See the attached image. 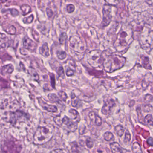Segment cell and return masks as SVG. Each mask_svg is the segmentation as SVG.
<instances>
[{
    "label": "cell",
    "mask_w": 153,
    "mask_h": 153,
    "mask_svg": "<svg viewBox=\"0 0 153 153\" xmlns=\"http://www.w3.org/2000/svg\"><path fill=\"white\" fill-rule=\"evenodd\" d=\"M133 41V30L132 27L128 24L122 26L120 32L114 42V49L119 52L126 51Z\"/></svg>",
    "instance_id": "1"
},
{
    "label": "cell",
    "mask_w": 153,
    "mask_h": 153,
    "mask_svg": "<svg viewBox=\"0 0 153 153\" xmlns=\"http://www.w3.org/2000/svg\"><path fill=\"white\" fill-rule=\"evenodd\" d=\"M103 66L105 70L109 73L120 69L122 68L125 62L126 59L120 55L116 54L107 55L102 53Z\"/></svg>",
    "instance_id": "2"
},
{
    "label": "cell",
    "mask_w": 153,
    "mask_h": 153,
    "mask_svg": "<svg viewBox=\"0 0 153 153\" xmlns=\"http://www.w3.org/2000/svg\"><path fill=\"white\" fill-rule=\"evenodd\" d=\"M139 41L143 49L151 47L153 43V18L145 23L140 33Z\"/></svg>",
    "instance_id": "3"
},
{
    "label": "cell",
    "mask_w": 153,
    "mask_h": 153,
    "mask_svg": "<svg viewBox=\"0 0 153 153\" xmlns=\"http://www.w3.org/2000/svg\"><path fill=\"white\" fill-rule=\"evenodd\" d=\"M54 128L52 126L40 127L37 128L33 137V143L42 145L50 141L53 136Z\"/></svg>",
    "instance_id": "4"
},
{
    "label": "cell",
    "mask_w": 153,
    "mask_h": 153,
    "mask_svg": "<svg viewBox=\"0 0 153 153\" xmlns=\"http://www.w3.org/2000/svg\"><path fill=\"white\" fill-rule=\"evenodd\" d=\"M88 64L94 68H97L103 64L102 52L99 50H93L87 56Z\"/></svg>",
    "instance_id": "5"
},
{
    "label": "cell",
    "mask_w": 153,
    "mask_h": 153,
    "mask_svg": "<svg viewBox=\"0 0 153 153\" xmlns=\"http://www.w3.org/2000/svg\"><path fill=\"white\" fill-rule=\"evenodd\" d=\"M69 42L71 49L76 53L82 54L85 52L86 45L79 37L77 36H71L70 38Z\"/></svg>",
    "instance_id": "6"
},
{
    "label": "cell",
    "mask_w": 153,
    "mask_h": 153,
    "mask_svg": "<svg viewBox=\"0 0 153 153\" xmlns=\"http://www.w3.org/2000/svg\"><path fill=\"white\" fill-rule=\"evenodd\" d=\"M103 18L102 23V26L105 27L108 26L111 22L112 6L106 4L103 6L102 10Z\"/></svg>",
    "instance_id": "7"
},
{
    "label": "cell",
    "mask_w": 153,
    "mask_h": 153,
    "mask_svg": "<svg viewBox=\"0 0 153 153\" xmlns=\"http://www.w3.org/2000/svg\"><path fill=\"white\" fill-rule=\"evenodd\" d=\"M27 119H29V115L22 111L18 110L10 113V121L13 125H16L18 121L22 122Z\"/></svg>",
    "instance_id": "8"
},
{
    "label": "cell",
    "mask_w": 153,
    "mask_h": 153,
    "mask_svg": "<svg viewBox=\"0 0 153 153\" xmlns=\"http://www.w3.org/2000/svg\"><path fill=\"white\" fill-rule=\"evenodd\" d=\"M23 45L25 49L31 52L35 51L37 46V44L27 36H25L23 39Z\"/></svg>",
    "instance_id": "9"
},
{
    "label": "cell",
    "mask_w": 153,
    "mask_h": 153,
    "mask_svg": "<svg viewBox=\"0 0 153 153\" xmlns=\"http://www.w3.org/2000/svg\"><path fill=\"white\" fill-rule=\"evenodd\" d=\"M115 105V102L113 99H108L105 102L102 109V112L104 115H107L111 113L112 108Z\"/></svg>",
    "instance_id": "10"
},
{
    "label": "cell",
    "mask_w": 153,
    "mask_h": 153,
    "mask_svg": "<svg viewBox=\"0 0 153 153\" xmlns=\"http://www.w3.org/2000/svg\"><path fill=\"white\" fill-rule=\"evenodd\" d=\"M38 100L39 104L42 107L44 110L53 113L56 112L58 111V108L56 106L48 104L47 103L45 102L41 97H38Z\"/></svg>",
    "instance_id": "11"
},
{
    "label": "cell",
    "mask_w": 153,
    "mask_h": 153,
    "mask_svg": "<svg viewBox=\"0 0 153 153\" xmlns=\"http://www.w3.org/2000/svg\"><path fill=\"white\" fill-rule=\"evenodd\" d=\"M62 123L66 125L68 128L71 131H75L77 129V124L76 123L74 122L72 120L67 117V116H64V117L62 118Z\"/></svg>",
    "instance_id": "12"
},
{
    "label": "cell",
    "mask_w": 153,
    "mask_h": 153,
    "mask_svg": "<svg viewBox=\"0 0 153 153\" xmlns=\"http://www.w3.org/2000/svg\"><path fill=\"white\" fill-rule=\"evenodd\" d=\"M39 53L41 55L44 57H49L50 56V51H49V46L47 43L43 44L42 46L39 48Z\"/></svg>",
    "instance_id": "13"
},
{
    "label": "cell",
    "mask_w": 153,
    "mask_h": 153,
    "mask_svg": "<svg viewBox=\"0 0 153 153\" xmlns=\"http://www.w3.org/2000/svg\"><path fill=\"white\" fill-rule=\"evenodd\" d=\"M14 70V66L11 64H9L3 66L1 69V73L2 75L8 74H10Z\"/></svg>",
    "instance_id": "14"
},
{
    "label": "cell",
    "mask_w": 153,
    "mask_h": 153,
    "mask_svg": "<svg viewBox=\"0 0 153 153\" xmlns=\"http://www.w3.org/2000/svg\"><path fill=\"white\" fill-rule=\"evenodd\" d=\"M110 147L113 153H123L122 149L117 142H113L110 144Z\"/></svg>",
    "instance_id": "15"
},
{
    "label": "cell",
    "mask_w": 153,
    "mask_h": 153,
    "mask_svg": "<svg viewBox=\"0 0 153 153\" xmlns=\"http://www.w3.org/2000/svg\"><path fill=\"white\" fill-rule=\"evenodd\" d=\"M69 113L72 116L73 119L76 120L77 122H79L80 120V115L76 110H75V109H71L69 111Z\"/></svg>",
    "instance_id": "16"
},
{
    "label": "cell",
    "mask_w": 153,
    "mask_h": 153,
    "mask_svg": "<svg viewBox=\"0 0 153 153\" xmlns=\"http://www.w3.org/2000/svg\"><path fill=\"white\" fill-rule=\"evenodd\" d=\"M20 9L22 11V15L24 16L27 15L31 12V7L27 4H24L22 5L20 8Z\"/></svg>",
    "instance_id": "17"
},
{
    "label": "cell",
    "mask_w": 153,
    "mask_h": 153,
    "mask_svg": "<svg viewBox=\"0 0 153 153\" xmlns=\"http://www.w3.org/2000/svg\"><path fill=\"white\" fill-rule=\"evenodd\" d=\"M48 98L49 100L53 102L59 103L60 101V99L59 97L57 96V95L54 94H48Z\"/></svg>",
    "instance_id": "18"
},
{
    "label": "cell",
    "mask_w": 153,
    "mask_h": 153,
    "mask_svg": "<svg viewBox=\"0 0 153 153\" xmlns=\"http://www.w3.org/2000/svg\"><path fill=\"white\" fill-rule=\"evenodd\" d=\"M141 61H142V64L144 66V68L146 69H149L150 67L149 64V59L148 57L146 56H143L141 57Z\"/></svg>",
    "instance_id": "19"
},
{
    "label": "cell",
    "mask_w": 153,
    "mask_h": 153,
    "mask_svg": "<svg viewBox=\"0 0 153 153\" xmlns=\"http://www.w3.org/2000/svg\"><path fill=\"white\" fill-rule=\"evenodd\" d=\"M5 32L9 35H14L16 33V29L14 26L11 25L8 27L7 29H5Z\"/></svg>",
    "instance_id": "20"
},
{
    "label": "cell",
    "mask_w": 153,
    "mask_h": 153,
    "mask_svg": "<svg viewBox=\"0 0 153 153\" xmlns=\"http://www.w3.org/2000/svg\"><path fill=\"white\" fill-rule=\"evenodd\" d=\"M115 131L119 137H122L124 134V129L122 125H119L115 127Z\"/></svg>",
    "instance_id": "21"
},
{
    "label": "cell",
    "mask_w": 153,
    "mask_h": 153,
    "mask_svg": "<svg viewBox=\"0 0 153 153\" xmlns=\"http://www.w3.org/2000/svg\"><path fill=\"white\" fill-rule=\"evenodd\" d=\"M7 41V36L1 33V48H4L6 47Z\"/></svg>",
    "instance_id": "22"
},
{
    "label": "cell",
    "mask_w": 153,
    "mask_h": 153,
    "mask_svg": "<svg viewBox=\"0 0 153 153\" xmlns=\"http://www.w3.org/2000/svg\"><path fill=\"white\" fill-rule=\"evenodd\" d=\"M56 54L58 59L62 60L65 59L67 57V53L64 51H57Z\"/></svg>",
    "instance_id": "23"
},
{
    "label": "cell",
    "mask_w": 153,
    "mask_h": 153,
    "mask_svg": "<svg viewBox=\"0 0 153 153\" xmlns=\"http://www.w3.org/2000/svg\"><path fill=\"white\" fill-rule=\"evenodd\" d=\"M132 150L135 153H142L141 147L138 142H136L133 143L132 146Z\"/></svg>",
    "instance_id": "24"
},
{
    "label": "cell",
    "mask_w": 153,
    "mask_h": 153,
    "mask_svg": "<svg viewBox=\"0 0 153 153\" xmlns=\"http://www.w3.org/2000/svg\"><path fill=\"white\" fill-rule=\"evenodd\" d=\"M145 122L149 126H153V119L152 115L150 114H147L145 118Z\"/></svg>",
    "instance_id": "25"
},
{
    "label": "cell",
    "mask_w": 153,
    "mask_h": 153,
    "mask_svg": "<svg viewBox=\"0 0 153 153\" xmlns=\"http://www.w3.org/2000/svg\"><path fill=\"white\" fill-rule=\"evenodd\" d=\"M59 98L60 100L63 101L64 102H66L68 99V97L66 93L62 91H60L58 93Z\"/></svg>",
    "instance_id": "26"
},
{
    "label": "cell",
    "mask_w": 153,
    "mask_h": 153,
    "mask_svg": "<svg viewBox=\"0 0 153 153\" xmlns=\"http://www.w3.org/2000/svg\"><path fill=\"white\" fill-rule=\"evenodd\" d=\"M34 17L33 15H31L27 17L24 18L23 19V22L25 24H31L33 21Z\"/></svg>",
    "instance_id": "27"
},
{
    "label": "cell",
    "mask_w": 153,
    "mask_h": 153,
    "mask_svg": "<svg viewBox=\"0 0 153 153\" xmlns=\"http://www.w3.org/2000/svg\"><path fill=\"white\" fill-rule=\"evenodd\" d=\"M104 138L106 141H110L113 139L114 136L111 132L107 131L104 134Z\"/></svg>",
    "instance_id": "28"
},
{
    "label": "cell",
    "mask_w": 153,
    "mask_h": 153,
    "mask_svg": "<svg viewBox=\"0 0 153 153\" xmlns=\"http://www.w3.org/2000/svg\"><path fill=\"white\" fill-rule=\"evenodd\" d=\"M71 105H72L73 107H76L77 105L78 104L79 100L78 98L76 97V96L74 94H73V96H72V95H71Z\"/></svg>",
    "instance_id": "29"
},
{
    "label": "cell",
    "mask_w": 153,
    "mask_h": 153,
    "mask_svg": "<svg viewBox=\"0 0 153 153\" xmlns=\"http://www.w3.org/2000/svg\"><path fill=\"white\" fill-rule=\"evenodd\" d=\"M106 3L112 6H117L120 3V0H105Z\"/></svg>",
    "instance_id": "30"
},
{
    "label": "cell",
    "mask_w": 153,
    "mask_h": 153,
    "mask_svg": "<svg viewBox=\"0 0 153 153\" xmlns=\"http://www.w3.org/2000/svg\"><path fill=\"white\" fill-rule=\"evenodd\" d=\"M67 38H68V36H67V34L65 33H62L61 34L59 40L60 43L61 44H63L64 42L67 40Z\"/></svg>",
    "instance_id": "31"
},
{
    "label": "cell",
    "mask_w": 153,
    "mask_h": 153,
    "mask_svg": "<svg viewBox=\"0 0 153 153\" xmlns=\"http://www.w3.org/2000/svg\"><path fill=\"white\" fill-rule=\"evenodd\" d=\"M86 145L88 148L91 149L94 146V141L92 140L91 138H88L86 140Z\"/></svg>",
    "instance_id": "32"
},
{
    "label": "cell",
    "mask_w": 153,
    "mask_h": 153,
    "mask_svg": "<svg viewBox=\"0 0 153 153\" xmlns=\"http://www.w3.org/2000/svg\"><path fill=\"white\" fill-rule=\"evenodd\" d=\"M7 10L10 11V14L13 17H17L19 15V12L16 9H10Z\"/></svg>",
    "instance_id": "33"
},
{
    "label": "cell",
    "mask_w": 153,
    "mask_h": 153,
    "mask_svg": "<svg viewBox=\"0 0 153 153\" xmlns=\"http://www.w3.org/2000/svg\"><path fill=\"white\" fill-rule=\"evenodd\" d=\"M94 123L97 126H101L102 124V119L97 114L96 115L95 118Z\"/></svg>",
    "instance_id": "34"
},
{
    "label": "cell",
    "mask_w": 153,
    "mask_h": 153,
    "mask_svg": "<svg viewBox=\"0 0 153 153\" xmlns=\"http://www.w3.org/2000/svg\"><path fill=\"white\" fill-rule=\"evenodd\" d=\"M153 97L151 95H146L145 97V99H144V102L146 103H149L153 101Z\"/></svg>",
    "instance_id": "35"
},
{
    "label": "cell",
    "mask_w": 153,
    "mask_h": 153,
    "mask_svg": "<svg viewBox=\"0 0 153 153\" xmlns=\"http://www.w3.org/2000/svg\"><path fill=\"white\" fill-rule=\"evenodd\" d=\"M75 7L74 5H72V4H69V5H68V7H67V12L68 13H72L75 11Z\"/></svg>",
    "instance_id": "36"
},
{
    "label": "cell",
    "mask_w": 153,
    "mask_h": 153,
    "mask_svg": "<svg viewBox=\"0 0 153 153\" xmlns=\"http://www.w3.org/2000/svg\"><path fill=\"white\" fill-rule=\"evenodd\" d=\"M125 138H124V141L125 143H128L130 141L131 139V135L130 134L129 132L128 131H127L125 132Z\"/></svg>",
    "instance_id": "37"
},
{
    "label": "cell",
    "mask_w": 153,
    "mask_h": 153,
    "mask_svg": "<svg viewBox=\"0 0 153 153\" xmlns=\"http://www.w3.org/2000/svg\"><path fill=\"white\" fill-rule=\"evenodd\" d=\"M58 75L59 76L61 77L62 78H64L65 77V74H64V71L62 66H61L59 68V70L58 71Z\"/></svg>",
    "instance_id": "38"
},
{
    "label": "cell",
    "mask_w": 153,
    "mask_h": 153,
    "mask_svg": "<svg viewBox=\"0 0 153 153\" xmlns=\"http://www.w3.org/2000/svg\"><path fill=\"white\" fill-rule=\"evenodd\" d=\"M32 35H33V37L34 39L37 41V42H39V38H40V36H39V33H37L36 31H35L34 30H33L32 31Z\"/></svg>",
    "instance_id": "39"
},
{
    "label": "cell",
    "mask_w": 153,
    "mask_h": 153,
    "mask_svg": "<svg viewBox=\"0 0 153 153\" xmlns=\"http://www.w3.org/2000/svg\"><path fill=\"white\" fill-rule=\"evenodd\" d=\"M54 122L55 123L59 125V126H61L62 124V120H61L60 117L57 116V117H55L53 119Z\"/></svg>",
    "instance_id": "40"
},
{
    "label": "cell",
    "mask_w": 153,
    "mask_h": 153,
    "mask_svg": "<svg viewBox=\"0 0 153 153\" xmlns=\"http://www.w3.org/2000/svg\"><path fill=\"white\" fill-rule=\"evenodd\" d=\"M74 71L73 70L71 69L70 68H67L66 71V74L68 76H73L74 75Z\"/></svg>",
    "instance_id": "41"
},
{
    "label": "cell",
    "mask_w": 153,
    "mask_h": 153,
    "mask_svg": "<svg viewBox=\"0 0 153 153\" xmlns=\"http://www.w3.org/2000/svg\"><path fill=\"white\" fill-rule=\"evenodd\" d=\"M46 14H47V16L49 18H51L53 16V13L52 10L49 8H47L46 9Z\"/></svg>",
    "instance_id": "42"
},
{
    "label": "cell",
    "mask_w": 153,
    "mask_h": 153,
    "mask_svg": "<svg viewBox=\"0 0 153 153\" xmlns=\"http://www.w3.org/2000/svg\"><path fill=\"white\" fill-rule=\"evenodd\" d=\"M51 153H68V151L62 149H58L51 151Z\"/></svg>",
    "instance_id": "43"
},
{
    "label": "cell",
    "mask_w": 153,
    "mask_h": 153,
    "mask_svg": "<svg viewBox=\"0 0 153 153\" xmlns=\"http://www.w3.org/2000/svg\"><path fill=\"white\" fill-rule=\"evenodd\" d=\"M152 110V107L151 105H146L144 107V111L146 112H149L151 111V110Z\"/></svg>",
    "instance_id": "44"
},
{
    "label": "cell",
    "mask_w": 153,
    "mask_h": 153,
    "mask_svg": "<svg viewBox=\"0 0 153 153\" xmlns=\"http://www.w3.org/2000/svg\"><path fill=\"white\" fill-rule=\"evenodd\" d=\"M85 126L84 127V128L83 127V125L80 126V128H79V133L80 134H83L85 133L84 131H85Z\"/></svg>",
    "instance_id": "45"
},
{
    "label": "cell",
    "mask_w": 153,
    "mask_h": 153,
    "mask_svg": "<svg viewBox=\"0 0 153 153\" xmlns=\"http://www.w3.org/2000/svg\"><path fill=\"white\" fill-rule=\"evenodd\" d=\"M148 144L150 146H153V138L152 137H149L147 140Z\"/></svg>",
    "instance_id": "46"
},
{
    "label": "cell",
    "mask_w": 153,
    "mask_h": 153,
    "mask_svg": "<svg viewBox=\"0 0 153 153\" xmlns=\"http://www.w3.org/2000/svg\"><path fill=\"white\" fill-rule=\"evenodd\" d=\"M145 1L148 5L153 7V0H145Z\"/></svg>",
    "instance_id": "47"
},
{
    "label": "cell",
    "mask_w": 153,
    "mask_h": 153,
    "mask_svg": "<svg viewBox=\"0 0 153 153\" xmlns=\"http://www.w3.org/2000/svg\"><path fill=\"white\" fill-rule=\"evenodd\" d=\"M1 3H4L7 2L8 0H1Z\"/></svg>",
    "instance_id": "48"
}]
</instances>
